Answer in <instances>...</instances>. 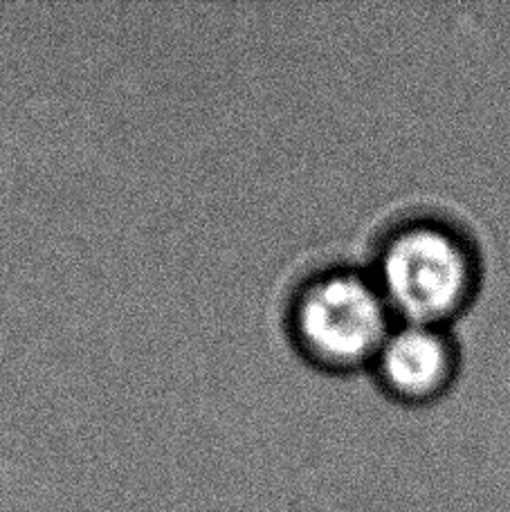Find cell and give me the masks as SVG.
I'll return each mask as SVG.
<instances>
[{"mask_svg": "<svg viewBox=\"0 0 510 512\" xmlns=\"http://www.w3.org/2000/svg\"><path fill=\"white\" fill-rule=\"evenodd\" d=\"M369 367L387 396L425 405L450 391L461 369V351L445 326L400 319Z\"/></svg>", "mask_w": 510, "mask_h": 512, "instance_id": "obj_3", "label": "cell"}, {"mask_svg": "<svg viewBox=\"0 0 510 512\" xmlns=\"http://www.w3.org/2000/svg\"><path fill=\"white\" fill-rule=\"evenodd\" d=\"M403 322L445 326L472 306L481 263L468 234L448 221L418 216L385 234L369 268Z\"/></svg>", "mask_w": 510, "mask_h": 512, "instance_id": "obj_2", "label": "cell"}, {"mask_svg": "<svg viewBox=\"0 0 510 512\" xmlns=\"http://www.w3.org/2000/svg\"><path fill=\"white\" fill-rule=\"evenodd\" d=\"M396 315L360 265H326L288 290L284 328L293 349L317 369L346 373L369 367Z\"/></svg>", "mask_w": 510, "mask_h": 512, "instance_id": "obj_1", "label": "cell"}]
</instances>
